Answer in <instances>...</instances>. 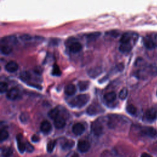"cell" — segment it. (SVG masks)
I'll return each instance as SVG.
<instances>
[{"label": "cell", "mask_w": 157, "mask_h": 157, "mask_svg": "<svg viewBox=\"0 0 157 157\" xmlns=\"http://www.w3.org/2000/svg\"><path fill=\"white\" fill-rule=\"evenodd\" d=\"M103 72V69L101 67H95L91 68L88 71V74L91 78H96Z\"/></svg>", "instance_id": "4fadbf2b"}, {"label": "cell", "mask_w": 157, "mask_h": 157, "mask_svg": "<svg viewBox=\"0 0 157 157\" xmlns=\"http://www.w3.org/2000/svg\"><path fill=\"white\" fill-rule=\"evenodd\" d=\"M128 93V92L127 89H126V88H123V89L120 90V93H119V98H120L121 100H123L126 99V98L127 97Z\"/></svg>", "instance_id": "4dcf8cb0"}, {"label": "cell", "mask_w": 157, "mask_h": 157, "mask_svg": "<svg viewBox=\"0 0 157 157\" xmlns=\"http://www.w3.org/2000/svg\"><path fill=\"white\" fill-rule=\"evenodd\" d=\"M141 157H152V156L151 155H150L149 154L147 153H143L141 155Z\"/></svg>", "instance_id": "60d3db41"}, {"label": "cell", "mask_w": 157, "mask_h": 157, "mask_svg": "<svg viewBox=\"0 0 157 157\" xmlns=\"http://www.w3.org/2000/svg\"><path fill=\"white\" fill-rule=\"evenodd\" d=\"M74 145V141L69 139H64L61 142V148L63 150H69Z\"/></svg>", "instance_id": "44dd1931"}, {"label": "cell", "mask_w": 157, "mask_h": 157, "mask_svg": "<svg viewBox=\"0 0 157 157\" xmlns=\"http://www.w3.org/2000/svg\"><path fill=\"white\" fill-rule=\"evenodd\" d=\"M78 150L82 153H86L90 148V144L86 140H80L77 144Z\"/></svg>", "instance_id": "ba28073f"}, {"label": "cell", "mask_w": 157, "mask_h": 157, "mask_svg": "<svg viewBox=\"0 0 157 157\" xmlns=\"http://www.w3.org/2000/svg\"><path fill=\"white\" fill-rule=\"evenodd\" d=\"M28 117H29V116L27 114H22L20 115V119L22 122H26L27 121V120L28 119Z\"/></svg>", "instance_id": "8d00e7d4"}, {"label": "cell", "mask_w": 157, "mask_h": 157, "mask_svg": "<svg viewBox=\"0 0 157 157\" xmlns=\"http://www.w3.org/2000/svg\"><path fill=\"white\" fill-rule=\"evenodd\" d=\"M20 39L24 42H29L32 40L33 36L28 34H24L20 36Z\"/></svg>", "instance_id": "d6a6232c"}, {"label": "cell", "mask_w": 157, "mask_h": 157, "mask_svg": "<svg viewBox=\"0 0 157 157\" xmlns=\"http://www.w3.org/2000/svg\"><path fill=\"white\" fill-rule=\"evenodd\" d=\"M8 84L6 82H2L0 83V92L2 93H4L8 92Z\"/></svg>", "instance_id": "1f68e13d"}, {"label": "cell", "mask_w": 157, "mask_h": 157, "mask_svg": "<svg viewBox=\"0 0 157 157\" xmlns=\"http://www.w3.org/2000/svg\"><path fill=\"white\" fill-rule=\"evenodd\" d=\"M25 145H26V150H27V152H32L34 150L33 146L31 144H30V143H28V142L25 143Z\"/></svg>", "instance_id": "d590c367"}, {"label": "cell", "mask_w": 157, "mask_h": 157, "mask_svg": "<svg viewBox=\"0 0 157 157\" xmlns=\"http://www.w3.org/2000/svg\"><path fill=\"white\" fill-rule=\"evenodd\" d=\"M59 115H60V111L58 108H55L53 109H52L48 113L49 117L53 120H55Z\"/></svg>", "instance_id": "484cf974"}, {"label": "cell", "mask_w": 157, "mask_h": 157, "mask_svg": "<svg viewBox=\"0 0 157 157\" xmlns=\"http://www.w3.org/2000/svg\"><path fill=\"white\" fill-rule=\"evenodd\" d=\"M156 95H157V92H156Z\"/></svg>", "instance_id": "7bdbcfd3"}, {"label": "cell", "mask_w": 157, "mask_h": 157, "mask_svg": "<svg viewBox=\"0 0 157 157\" xmlns=\"http://www.w3.org/2000/svg\"><path fill=\"white\" fill-rule=\"evenodd\" d=\"M78 89H79L80 91L84 92L87 90L89 89V83L87 81H81L78 84Z\"/></svg>", "instance_id": "4316f807"}, {"label": "cell", "mask_w": 157, "mask_h": 157, "mask_svg": "<svg viewBox=\"0 0 157 157\" xmlns=\"http://www.w3.org/2000/svg\"><path fill=\"white\" fill-rule=\"evenodd\" d=\"M72 132L75 135H81L85 131L84 126L81 123H76L72 126Z\"/></svg>", "instance_id": "8fae6325"}, {"label": "cell", "mask_w": 157, "mask_h": 157, "mask_svg": "<svg viewBox=\"0 0 157 157\" xmlns=\"http://www.w3.org/2000/svg\"><path fill=\"white\" fill-rule=\"evenodd\" d=\"M117 68L119 71H122L124 69V65L122 63H120V64L117 65Z\"/></svg>", "instance_id": "f35d334b"}, {"label": "cell", "mask_w": 157, "mask_h": 157, "mask_svg": "<svg viewBox=\"0 0 157 157\" xmlns=\"http://www.w3.org/2000/svg\"><path fill=\"white\" fill-rule=\"evenodd\" d=\"M89 101V96L86 94L79 95L73 98L70 102L69 105L72 108H81L84 106Z\"/></svg>", "instance_id": "6da1fadb"}, {"label": "cell", "mask_w": 157, "mask_h": 157, "mask_svg": "<svg viewBox=\"0 0 157 157\" xmlns=\"http://www.w3.org/2000/svg\"><path fill=\"white\" fill-rule=\"evenodd\" d=\"M42 69L40 68H36L35 69V72L37 74H41L42 73Z\"/></svg>", "instance_id": "ab89813d"}, {"label": "cell", "mask_w": 157, "mask_h": 157, "mask_svg": "<svg viewBox=\"0 0 157 157\" xmlns=\"http://www.w3.org/2000/svg\"><path fill=\"white\" fill-rule=\"evenodd\" d=\"M20 78L23 82H28L30 81L31 78V75L28 72L24 71V72H21V74L20 75Z\"/></svg>", "instance_id": "603a6c76"}, {"label": "cell", "mask_w": 157, "mask_h": 157, "mask_svg": "<svg viewBox=\"0 0 157 157\" xmlns=\"http://www.w3.org/2000/svg\"><path fill=\"white\" fill-rule=\"evenodd\" d=\"M126 111L131 115H134L136 114L137 112V109L133 105V104H129L127 107H126Z\"/></svg>", "instance_id": "f546056e"}, {"label": "cell", "mask_w": 157, "mask_h": 157, "mask_svg": "<svg viewBox=\"0 0 157 157\" xmlns=\"http://www.w3.org/2000/svg\"><path fill=\"white\" fill-rule=\"evenodd\" d=\"M133 49V44H120L119 46V50L122 53H128L130 52Z\"/></svg>", "instance_id": "d6986e66"}, {"label": "cell", "mask_w": 157, "mask_h": 157, "mask_svg": "<svg viewBox=\"0 0 157 157\" xmlns=\"http://www.w3.org/2000/svg\"><path fill=\"white\" fill-rule=\"evenodd\" d=\"M31 140L34 142H37L39 141V137L37 135H33L31 137Z\"/></svg>", "instance_id": "74e56055"}, {"label": "cell", "mask_w": 157, "mask_h": 157, "mask_svg": "<svg viewBox=\"0 0 157 157\" xmlns=\"http://www.w3.org/2000/svg\"><path fill=\"white\" fill-rule=\"evenodd\" d=\"M41 131L44 133H48L52 130V125L47 120L42 122L40 126Z\"/></svg>", "instance_id": "9a60e30c"}, {"label": "cell", "mask_w": 157, "mask_h": 157, "mask_svg": "<svg viewBox=\"0 0 157 157\" xmlns=\"http://www.w3.org/2000/svg\"><path fill=\"white\" fill-rule=\"evenodd\" d=\"M76 92V87L74 84L67 85L64 88V93L68 96H72Z\"/></svg>", "instance_id": "ac0fdd59"}, {"label": "cell", "mask_w": 157, "mask_h": 157, "mask_svg": "<svg viewBox=\"0 0 157 157\" xmlns=\"http://www.w3.org/2000/svg\"><path fill=\"white\" fill-rule=\"evenodd\" d=\"M54 125L55 128H57V129H61L64 128L66 125V120L64 117L59 115L54 120Z\"/></svg>", "instance_id": "5bb4252c"}, {"label": "cell", "mask_w": 157, "mask_h": 157, "mask_svg": "<svg viewBox=\"0 0 157 157\" xmlns=\"http://www.w3.org/2000/svg\"><path fill=\"white\" fill-rule=\"evenodd\" d=\"M138 38V35L136 33H125L120 38V44H131L133 42L135 43Z\"/></svg>", "instance_id": "3957f363"}, {"label": "cell", "mask_w": 157, "mask_h": 157, "mask_svg": "<svg viewBox=\"0 0 157 157\" xmlns=\"http://www.w3.org/2000/svg\"><path fill=\"white\" fill-rule=\"evenodd\" d=\"M20 92L17 88H12L7 92L6 97L9 100L14 101L20 98Z\"/></svg>", "instance_id": "8992f818"}, {"label": "cell", "mask_w": 157, "mask_h": 157, "mask_svg": "<svg viewBox=\"0 0 157 157\" xmlns=\"http://www.w3.org/2000/svg\"><path fill=\"white\" fill-rule=\"evenodd\" d=\"M13 153V150L11 147H4L2 148V155L3 157H10Z\"/></svg>", "instance_id": "7402d4cb"}, {"label": "cell", "mask_w": 157, "mask_h": 157, "mask_svg": "<svg viewBox=\"0 0 157 157\" xmlns=\"http://www.w3.org/2000/svg\"><path fill=\"white\" fill-rule=\"evenodd\" d=\"M144 44L146 49L148 50H152L155 47V43L151 38L147 37L144 39Z\"/></svg>", "instance_id": "e0dca14e"}, {"label": "cell", "mask_w": 157, "mask_h": 157, "mask_svg": "<svg viewBox=\"0 0 157 157\" xmlns=\"http://www.w3.org/2000/svg\"><path fill=\"white\" fill-rule=\"evenodd\" d=\"M141 133L142 135L151 138L157 137V130L153 127H144L142 129Z\"/></svg>", "instance_id": "52a82bcc"}, {"label": "cell", "mask_w": 157, "mask_h": 157, "mask_svg": "<svg viewBox=\"0 0 157 157\" xmlns=\"http://www.w3.org/2000/svg\"><path fill=\"white\" fill-rule=\"evenodd\" d=\"M8 137H9V133L8 131H6L5 129L2 130L1 131H0V141L3 142L6 140L8 138Z\"/></svg>", "instance_id": "83f0119b"}, {"label": "cell", "mask_w": 157, "mask_h": 157, "mask_svg": "<svg viewBox=\"0 0 157 157\" xmlns=\"http://www.w3.org/2000/svg\"><path fill=\"white\" fill-rule=\"evenodd\" d=\"M16 139H17V142L18 149L21 153H23L26 150V145H25V144L22 141V134H18L16 137Z\"/></svg>", "instance_id": "2e32d148"}, {"label": "cell", "mask_w": 157, "mask_h": 157, "mask_svg": "<svg viewBox=\"0 0 157 157\" xmlns=\"http://www.w3.org/2000/svg\"><path fill=\"white\" fill-rule=\"evenodd\" d=\"M5 69L11 73L15 72L19 69V64L14 61H9L6 64Z\"/></svg>", "instance_id": "7c38bea8"}, {"label": "cell", "mask_w": 157, "mask_h": 157, "mask_svg": "<svg viewBox=\"0 0 157 157\" xmlns=\"http://www.w3.org/2000/svg\"><path fill=\"white\" fill-rule=\"evenodd\" d=\"M13 52V48L8 45H2L1 47V52L5 55H8Z\"/></svg>", "instance_id": "cb8c5ba5"}, {"label": "cell", "mask_w": 157, "mask_h": 157, "mask_svg": "<svg viewBox=\"0 0 157 157\" xmlns=\"http://www.w3.org/2000/svg\"><path fill=\"white\" fill-rule=\"evenodd\" d=\"M52 74L56 76H60L61 74V71L58 65L55 64L53 66V68L52 69Z\"/></svg>", "instance_id": "836d02e7"}, {"label": "cell", "mask_w": 157, "mask_h": 157, "mask_svg": "<svg viewBox=\"0 0 157 157\" xmlns=\"http://www.w3.org/2000/svg\"><path fill=\"white\" fill-rule=\"evenodd\" d=\"M66 45L69 49V50L74 53L80 52L83 49L82 45L77 41L75 38H73L68 39L66 42Z\"/></svg>", "instance_id": "7a4b0ae2"}, {"label": "cell", "mask_w": 157, "mask_h": 157, "mask_svg": "<svg viewBox=\"0 0 157 157\" xmlns=\"http://www.w3.org/2000/svg\"><path fill=\"white\" fill-rule=\"evenodd\" d=\"M1 42L3 45H8L11 46L12 45H16L18 42V40L15 36H9L2 38Z\"/></svg>", "instance_id": "9c48e42d"}, {"label": "cell", "mask_w": 157, "mask_h": 157, "mask_svg": "<svg viewBox=\"0 0 157 157\" xmlns=\"http://www.w3.org/2000/svg\"><path fill=\"white\" fill-rule=\"evenodd\" d=\"M106 35L112 37V38H117L118 36H119L120 33L119 31H115V30H113V31H110L106 33Z\"/></svg>", "instance_id": "e575fe53"}, {"label": "cell", "mask_w": 157, "mask_h": 157, "mask_svg": "<svg viewBox=\"0 0 157 157\" xmlns=\"http://www.w3.org/2000/svg\"><path fill=\"white\" fill-rule=\"evenodd\" d=\"M91 129L93 133L97 136L101 135L103 133L104 126L103 123L100 121V120H97L94 121L91 125Z\"/></svg>", "instance_id": "277c9868"}, {"label": "cell", "mask_w": 157, "mask_h": 157, "mask_svg": "<svg viewBox=\"0 0 157 157\" xmlns=\"http://www.w3.org/2000/svg\"><path fill=\"white\" fill-rule=\"evenodd\" d=\"M71 157H79V156L78 155L77 153H74V154H73V155H72Z\"/></svg>", "instance_id": "b9f144b4"}, {"label": "cell", "mask_w": 157, "mask_h": 157, "mask_svg": "<svg viewBox=\"0 0 157 157\" xmlns=\"http://www.w3.org/2000/svg\"><path fill=\"white\" fill-rule=\"evenodd\" d=\"M56 145V141H50L48 142L47 145V150L49 153H52L53 152V150L55 148Z\"/></svg>", "instance_id": "f1b7e54d"}, {"label": "cell", "mask_w": 157, "mask_h": 157, "mask_svg": "<svg viewBox=\"0 0 157 157\" xmlns=\"http://www.w3.org/2000/svg\"><path fill=\"white\" fill-rule=\"evenodd\" d=\"M101 35V33L100 32H95V33H92L90 34H88L86 36L87 40L89 41H94L97 40Z\"/></svg>", "instance_id": "d4e9b609"}, {"label": "cell", "mask_w": 157, "mask_h": 157, "mask_svg": "<svg viewBox=\"0 0 157 157\" xmlns=\"http://www.w3.org/2000/svg\"><path fill=\"white\" fill-rule=\"evenodd\" d=\"M101 111H102V109L101 106L99 104H93L90 105L87 110V114L90 115H95L99 114L100 112H101Z\"/></svg>", "instance_id": "30bf717a"}, {"label": "cell", "mask_w": 157, "mask_h": 157, "mask_svg": "<svg viewBox=\"0 0 157 157\" xmlns=\"http://www.w3.org/2000/svg\"><path fill=\"white\" fill-rule=\"evenodd\" d=\"M157 117V109L156 108H152L148 109L144 115V120L147 122L152 123L154 122Z\"/></svg>", "instance_id": "5b68a950"}, {"label": "cell", "mask_w": 157, "mask_h": 157, "mask_svg": "<svg viewBox=\"0 0 157 157\" xmlns=\"http://www.w3.org/2000/svg\"><path fill=\"white\" fill-rule=\"evenodd\" d=\"M104 100L108 103L114 102L117 98V94L114 92H111L107 93L104 96Z\"/></svg>", "instance_id": "ffe728a7"}]
</instances>
